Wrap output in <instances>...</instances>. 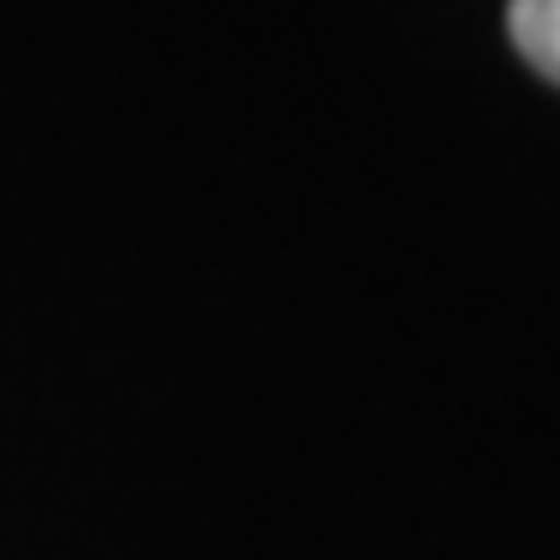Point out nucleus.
<instances>
[{"label":"nucleus","mask_w":560,"mask_h":560,"mask_svg":"<svg viewBox=\"0 0 560 560\" xmlns=\"http://www.w3.org/2000/svg\"><path fill=\"white\" fill-rule=\"evenodd\" d=\"M504 25H511L517 57L529 62L541 81L560 88V0H511Z\"/></svg>","instance_id":"1"}]
</instances>
